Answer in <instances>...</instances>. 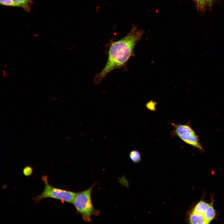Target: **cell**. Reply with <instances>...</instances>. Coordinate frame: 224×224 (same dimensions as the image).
<instances>
[{"label": "cell", "mask_w": 224, "mask_h": 224, "mask_svg": "<svg viewBox=\"0 0 224 224\" xmlns=\"http://www.w3.org/2000/svg\"><path fill=\"white\" fill-rule=\"evenodd\" d=\"M206 3H207L208 4L211 3L212 0H204Z\"/></svg>", "instance_id": "obj_15"}, {"label": "cell", "mask_w": 224, "mask_h": 224, "mask_svg": "<svg viewBox=\"0 0 224 224\" xmlns=\"http://www.w3.org/2000/svg\"><path fill=\"white\" fill-rule=\"evenodd\" d=\"M203 215L206 221L208 224L214 218L216 215V212L212 204H209Z\"/></svg>", "instance_id": "obj_8"}, {"label": "cell", "mask_w": 224, "mask_h": 224, "mask_svg": "<svg viewBox=\"0 0 224 224\" xmlns=\"http://www.w3.org/2000/svg\"><path fill=\"white\" fill-rule=\"evenodd\" d=\"M95 184L86 190L77 193L73 204L77 213L85 222H91V216H97L100 213V211L94 208L91 199L92 190Z\"/></svg>", "instance_id": "obj_2"}, {"label": "cell", "mask_w": 224, "mask_h": 224, "mask_svg": "<svg viewBox=\"0 0 224 224\" xmlns=\"http://www.w3.org/2000/svg\"><path fill=\"white\" fill-rule=\"evenodd\" d=\"M0 2L2 5L15 7L14 3L11 0H0Z\"/></svg>", "instance_id": "obj_12"}, {"label": "cell", "mask_w": 224, "mask_h": 224, "mask_svg": "<svg viewBox=\"0 0 224 224\" xmlns=\"http://www.w3.org/2000/svg\"><path fill=\"white\" fill-rule=\"evenodd\" d=\"M197 4L201 8H202L204 6L206 2L204 0H195Z\"/></svg>", "instance_id": "obj_13"}, {"label": "cell", "mask_w": 224, "mask_h": 224, "mask_svg": "<svg viewBox=\"0 0 224 224\" xmlns=\"http://www.w3.org/2000/svg\"><path fill=\"white\" fill-rule=\"evenodd\" d=\"M174 127L173 133L187 144L202 151L204 149L198 136L189 124H172Z\"/></svg>", "instance_id": "obj_4"}, {"label": "cell", "mask_w": 224, "mask_h": 224, "mask_svg": "<svg viewBox=\"0 0 224 224\" xmlns=\"http://www.w3.org/2000/svg\"><path fill=\"white\" fill-rule=\"evenodd\" d=\"M2 76L4 77H7V75L6 74V72L4 69H3L2 70Z\"/></svg>", "instance_id": "obj_14"}, {"label": "cell", "mask_w": 224, "mask_h": 224, "mask_svg": "<svg viewBox=\"0 0 224 224\" xmlns=\"http://www.w3.org/2000/svg\"><path fill=\"white\" fill-rule=\"evenodd\" d=\"M15 6L21 7L27 11L30 9L32 0H11Z\"/></svg>", "instance_id": "obj_7"}, {"label": "cell", "mask_w": 224, "mask_h": 224, "mask_svg": "<svg viewBox=\"0 0 224 224\" xmlns=\"http://www.w3.org/2000/svg\"><path fill=\"white\" fill-rule=\"evenodd\" d=\"M209 205V204L207 203L201 201L196 204L191 212L204 215Z\"/></svg>", "instance_id": "obj_6"}, {"label": "cell", "mask_w": 224, "mask_h": 224, "mask_svg": "<svg viewBox=\"0 0 224 224\" xmlns=\"http://www.w3.org/2000/svg\"><path fill=\"white\" fill-rule=\"evenodd\" d=\"M143 33L142 30L133 27L128 34L121 39L116 41L110 40L107 45L106 63L95 77V83H100L108 73L114 70L121 69L126 65L130 58L134 56L135 46Z\"/></svg>", "instance_id": "obj_1"}, {"label": "cell", "mask_w": 224, "mask_h": 224, "mask_svg": "<svg viewBox=\"0 0 224 224\" xmlns=\"http://www.w3.org/2000/svg\"><path fill=\"white\" fill-rule=\"evenodd\" d=\"M33 168L29 166H25L23 169V173L24 175L27 177L30 176L33 173Z\"/></svg>", "instance_id": "obj_11"}, {"label": "cell", "mask_w": 224, "mask_h": 224, "mask_svg": "<svg viewBox=\"0 0 224 224\" xmlns=\"http://www.w3.org/2000/svg\"><path fill=\"white\" fill-rule=\"evenodd\" d=\"M41 179L44 184V190L41 194L34 197L33 200L36 204L41 200L47 198H51L60 200L62 202L73 204L77 193L55 187L49 184L48 177L44 175Z\"/></svg>", "instance_id": "obj_3"}, {"label": "cell", "mask_w": 224, "mask_h": 224, "mask_svg": "<svg viewBox=\"0 0 224 224\" xmlns=\"http://www.w3.org/2000/svg\"><path fill=\"white\" fill-rule=\"evenodd\" d=\"M129 156L131 161L135 163L139 162L141 160V155L138 150H133L129 153Z\"/></svg>", "instance_id": "obj_9"}, {"label": "cell", "mask_w": 224, "mask_h": 224, "mask_svg": "<svg viewBox=\"0 0 224 224\" xmlns=\"http://www.w3.org/2000/svg\"><path fill=\"white\" fill-rule=\"evenodd\" d=\"M189 223L192 224H208L203 215L191 212L189 215Z\"/></svg>", "instance_id": "obj_5"}, {"label": "cell", "mask_w": 224, "mask_h": 224, "mask_svg": "<svg viewBox=\"0 0 224 224\" xmlns=\"http://www.w3.org/2000/svg\"><path fill=\"white\" fill-rule=\"evenodd\" d=\"M157 103L152 100L147 102L145 105L147 109L150 111H154L156 110Z\"/></svg>", "instance_id": "obj_10"}]
</instances>
